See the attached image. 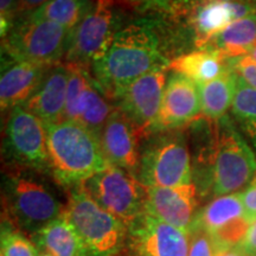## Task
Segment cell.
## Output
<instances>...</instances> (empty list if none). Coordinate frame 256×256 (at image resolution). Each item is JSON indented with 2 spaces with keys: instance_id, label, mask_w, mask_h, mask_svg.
Instances as JSON below:
<instances>
[{
  "instance_id": "obj_1",
  "label": "cell",
  "mask_w": 256,
  "mask_h": 256,
  "mask_svg": "<svg viewBox=\"0 0 256 256\" xmlns=\"http://www.w3.org/2000/svg\"><path fill=\"white\" fill-rule=\"evenodd\" d=\"M166 23L156 18H138L122 24L104 55L90 66L98 89L110 101L136 78L166 69L174 58V44Z\"/></svg>"
},
{
  "instance_id": "obj_2",
  "label": "cell",
  "mask_w": 256,
  "mask_h": 256,
  "mask_svg": "<svg viewBox=\"0 0 256 256\" xmlns=\"http://www.w3.org/2000/svg\"><path fill=\"white\" fill-rule=\"evenodd\" d=\"M194 147L192 176L200 198L238 194L256 176L254 152L226 115L217 120L215 136Z\"/></svg>"
},
{
  "instance_id": "obj_3",
  "label": "cell",
  "mask_w": 256,
  "mask_h": 256,
  "mask_svg": "<svg viewBox=\"0 0 256 256\" xmlns=\"http://www.w3.org/2000/svg\"><path fill=\"white\" fill-rule=\"evenodd\" d=\"M46 147L50 176L66 190L81 185L110 165L98 136L72 121L46 126Z\"/></svg>"
},
{
  "instance_id": "obj_4",
  "label": "cell",
  "mask_w": 256,
  "mask_h": 256,
  "mask_svg": "<svg viewBox=\"0 0 256 256\" xmlns=\"http://www.w3.org/2000/svg\"><path fill=\"white\" fill-rule=\"evenodd\" d=\"M42 176L34 170L8 166L2 178V220L31 238L62 216L66 206Z\"/></svg>"
},
{
  "instance_id": "obj_5",
  "label": "cell",
  "mask_w": 256,
  "mask_h": 256,
  "mask_svg": "<svg viewBox=\"0 0 256 256\" xmlns=\"http://www.w3.org/2000/svg\"><path fill=\"white\" fill-rule=\"evenodd\" d=\"M136 178L148 188H176L194 183L185 130H156L147 138L142 144Z\"/></svg>"
},
{
  "instance_id": "obj_6",
  "label": "cell",
  "mask_w": 256,
  "mask_h": 256,
  "mask_svg": "<svg viewBox=\"0 0 256 256\" xmlns=\"http://www.w3.org/2000/svg\"><path fill=\"white\" fill-rule=\"evenodd\" d=\"M63 215L78 232L89 256H115L124 248L127 224L98 206L82 185L68 188Z\"/></svg>"
},
{
  "instance_id": "obj_7",
  "label": "cell",
  "mask_w": 256,
  "mask_h": 256,
  "mask_svg": "<svg viewBox=\"0 0 256 256\" xmlns=\"http://www.w3.org/2000/svg\"><path fill=\"white\" fill-rule=\"evenodd\" d=\"M69 34L70 31L54 22L24 14L2 38V57L54 66L63 62Z\"/></svg>"
},
{
  "instance_id": "obj_8",
  "label": "cell",
  "mask_w": 256,
  "mask_h": 256,
  "mask_svg": "<svg viewBox=\"0 0 256 256\" xmlns=\"http://www.w3.org/2000/svg\"><path fill=\"white\" fill-rule=\"evenodd\" d=\"M81 185L98 206L127 226L147 212V188L126 170L110 165Z\"/></svg>"
},
{
  "instance_id": "obj_9",
  "label": "cell",
  "mask_w": 256,
  "mask_h": 256,
  "mask_svg": "<svg viewBox=\"0 0 256 256\" xmlns=\"http://www.w3.org/2000/svg\"><path fill=\"white\" fill-rule=\"evenodd\" d=\"M2 152L10 166L50 174L46 126L23 106L8 112Z\"/></svg>"
},
{
  "instance_id": "obj_10",
  "label": "cell",
  "mask_w": 256,
  "mask_h": 256,
  "mask_svg": "<svg viewBox=\"0 0 256 256\" xmlns=\"http://www.w3.org/2000/svg\"><path fill=\"white\" fill-rule=\"evenodd\" d=\"M121 26L122 19L115 0H95L88 14L70 32L63 63L90 69L92 64L104 55Z\"/></svg>"
},
{
  "instance_id": "obj_11",
  "label": "cell",
  "mask_w": 256,
  "mask_h": 256,
  "mask_svg": "<svg viewBox=\"0 0 256 256\" xmlns=\"http://www.w3.org/2000/svg\"><path fill=\"white\" fill-rule=\"evenodd\" d=\"M166 82L168 70H153L124 87L113 101L132 122L142 142L156 132Z\"/></svg>"
},
{
  "instance_id": "obj_12",
  "label": "cell",
  "mask_w": 256,
  "mask_h": 256,
  "mask_svg": "<svg viewBox=\"0 0 256 256\" xmlns=\"http://www.w3.org/2000/svg\"><path fill=\"white\" fill-rule=\"evenodd\" d=\"M66 66L69 69V81L64 120L82 124L98 136L115 106L108 102L96 86L90 69L76 64Z\"/></svg>"
},
{
  "instance_id": "obj_13",
  "label": "cell",
  "mask_w": 256,
  "mask_h": 256,
  "mask_svg": "<svg viewBox=\"0 0 256 256\" xmlns=\"http://www.w3.org/2000/svg\"><path fill=\"white\" fill-rule=\"evenodd\" d=\"M188 232L145 214L128 224L127 256H188Z\"/></svg>"
},
{
  "instance_id": "obj_14",
  "label": "cell",
  "mask_w": 256,
  "mask_h": 256,
  "mask_svg": "<svg viewBox=\"0 0 256 256\" xmlns=\"http://www.w3.org/2000/svg\"><path fill=\"white\" fill-rule=\"evenodd\" d=\"M194 224L209 234L217 249H226L238 246L250 222L238 192L212 198L200 210Z\"/></svg>"
},
{
  "instance_id": "obj_15",
  "label": "cell",
  "mask_w": 256,
  "mask_h": 256,
  "mask_svg": "<svg viewBox=\"0 0 256 256\" xmlns=\"http://www.w3.org/2000/svg\"><path fill=\"white\" fill-rule=\"evenodd\" d=\"M256 14V6L236 0H198L184 22L196 49H206L232 22Z\"/></svg>"
},
{
  "instance_id": "obj_16",
  "label": "cell",
  "mask_w": 256,
  "mask_h": 256,
  "mask_svg": "<svg viewBox=\"0 0 256 256\" xmlns=\"http://www.w3.org/2000/svg\"><path fill=\"white\" fill-rule=\"evenodd\" d=\"M198 84L180 74L172 72L168 78L156 130H183L202 116Z\"/></svg>"
},
{
  "instance_id": "obj_17",
  "label": "cell",
  "mask_w": 256,
  "mask_h": 256,
  "mask_svg": "<svg viewBox=\"0 0 256 256\" xmlns=\"http://www.w3.org/2000/svg\"><path fill=\"white\" fill-rule=\"evenodd\" d=\"M147 188V214L185 232H190L200 209L194 183L176 188Z\"/></svg>"
},
{
  "instance_id": "obj_18",
  "label": "cell",
  "mask_w": 256,
  "mask_h": 256,
  "mask_svg": "<svg viewBox=\"0 0 256 256\" xmlns=\"http://www.w3.org/2000/svg\"><path fill=\"white\" fill-rule=\"evenodd\" d=\"M98 140L110 165L136 176L140 164L142 138L132 122L116 107L98 134Z\"/></svg>"
},
{
  "instance_id": "obj_19",
  "label": "cell",
  "mask_w": 256,
  "mask_h": 256,
  "mask_svg": "<svg viewBox=\"0 0 256 256\" xmlns=\"http://www.w3.org/2000/svg\"><path fill=\"white\" fill-rule=\"evenodd\" d=\"M2 58L0 104L2 112H8L19 106H24L30 100L51 66Z\"/></svg>"
},
{
  "instance_id": "obj_20",
  "label": "cell",
  "mask_w": 256,
  "mask_h": 256,
  "mask_svg": "<svg viewBox=\"0 0 256 256\" xmlns=\"http://www.w3.org/2000/svg\"><path fill=\"white\" fill-rule=\"evenodd\" d=\"M69 69L64 63H58L48 70L43 82L34 96L23 107L37 115L46 126L64 120Z\"/></svg>"
},
{
  "instance_id": "obj_21",
  "label": "cell",
  "mask_w": 256,
  "mask_h": 256,
  "mask_svg": "<svg viewBox=\"0 0 256 256\" xmlns=\"http://www.w3.org/2000/svg\"><path fill=\"white\" fill-rule=\"evenodd\" d=\"M229 68L228 58L220 51L206 48L176 56L170 62L168 72L180 74L197 84H203L220 78Z\"/></svg>"
},
{
  "instance_id": "obj_22",
  "label": "cell",
  "mask_w": 256,
  "mask_h": 256,
  "mask_svg": "<svg viewBox=\"0 0 256 256\" xmlns=\"http://www.w3.org/2000/svg\"><path fill=\"white\" fill-rule=\"evenodd\" d=\"M31 238L40 252L51 256H89L78 232L64 215L48 224Z\"/></svg>"
},
{
  "instance_id": "obj_23",
  "label": "cell",
  "mask_w": 256,
  "mask_h": 256,
  "mask_svg": "<svg viewBox=\"0 0 256 256\" xmlns=\"http://www.w3.org/2000/svg\"><path fill=\"white\" fill-rule=\"evenodd\" d=\"M256 44V14L232 22L208 48L220 51L226 58L246 56Z\"/></svg>"
},
{
  "instance_id": "obj_24",
  "label": "cell",
  "mask_w": 256,
  "mask_h": 256,
  "mask_svg": "<svg viewBox=\"0 0 256 256\" xmlns=\"http://www.w3.org/2000/svg\"><path fill=\"white\" fill-rule=\"evenodd\" d=\"M235 84L236 74L230 68L214 81L198 84L202 114L216 121L226 116L232 104Z\"/></svg>"
},
{
  "instance_id": "obj_25",
  "label": "cell",
  "mask_w": 256,
  "mask_h": 256,
  "mask_svg": "<svg viewBox=\"0 0 256 256\" xmlns=\"http://www.w3.org/2000/svg\"><path fill=\"white\" fill-rule=\"evenodd\" d=\"M95 0H49L40 8L30 12L37 19H46L72 32L88 14Z\"/></svg>"
},
{
  "instance_id": "obj_26",
  "label": "cell",
  "mask_w": 256,
  "mask_h": 256,
  "mask_svg": "<svg viewBox=\"0 0 256 256\" xmlns=\"http://www.w3.org/2000/svg\"><path fill=\"white\" fill-rule=\"evenodd\" d=\"M232 112L240 127L256 144V89L236 75Z\"/></svg>"
},
{
  "instance_id": "obj_27",
  "label": "cell",
  "mask_w": 256,
  "mask_h": 256,
  "mask_svg": "<svg viewBox=\"0 0 256 256\" xmlns=\"http://www.w3.org/2000/svg\"><path fill=\"white\" fill-rule=\"evenodd\" d=\"M142 12H151L172 19H185L198 0H121Z\"/></svg>"
},
{
  "instance_id": "obj_28",
  "label": "cell",
  "mask_w": 256,
  "mask_h": 256,
  "mask_svg": "<svg viewBox=\"0 0 256 256\" xmlns=\"http://www.w3.org/2000/svg\"><path fill=\"white\" fill-rule=\"evenodd\" d=\"M2 256H40V250L34 240L2 220Z\"/></svg>"
},
{
  "instance_id": "obj_29",
  "label": "cell",
  "mask_w": 256,
  "mask_h": 256,
  "mask_svg": "<svg viewBox=\"0 0 256 256\" xmlns=\"http://www.w3.org/2000/svg\"><path fill=\"white\" fill-rule=\"evenodd\" d=\"M190 247L188 256H216L217 248L211 236L198 224H194L190 232Z\"/></svg>"
},
{
  "instance_id": "obj_30",
  "label": "cell",
  "mask_w": 256,
  "mask_h": 256,
  "mask_svg": "<svg viewBox=\"0 0 256 256\" xmlns=\"http://www.w3.org/2000/svg\"><path fill=\"white\" fill-rule=\"evenodd\" d=\"M20 16L22 12L19 0H0V31H2V40L10 34L16 20Z\"/></svg>"
},
{
  "instance_id": "obj_31",
  "label": "cell",
  "mask_w": 256,
  "mask_h": 256,
  "mask_svg": "<svg viewBox=\"0 0 256 256\" xmlns=\"http://www.w3.org/2000/svg\"><path fill=\"white\" fill-rule=\"evenodd\" d=\"M229 66L247 84L256 89V62L248 55L229 58Z\"/></svg>"
},
{
  "instance_id": "obj_32",
  "label": "cell",
  "mask_w": 256,
  "mask_h": 256,
  "mask_svg": "<svg viewBox=\"0 0 256 256\" xmlns=\"http://www.w3.org/2000/svg\"><path fill=\"white\" fill-rule=\"evenodd\" d=\"M241 200L244 208V212L249 222H254L256 220V176L244 190L240 192Z\"/></svg>"
},
{
  "instance_id": "obj_33",
  "label": "cell",
  "mask_w": 256,
  "mask_h": 256,
  "mask_svg": "<svg viewBox=\"0 0 256 256\" xmlns=\"http://www.w3.org/2000/svg\"><path fill=\"white\" fill-rule=\"evenodd\" d=\"M236 247L244 255L256 256V220L250 223L246 236Z\"/></svg>"
},
{
  "instance_id": "obj_34",
  "label": "cell",
  "mask_w": 256,
  "mask_h": 256,
  "mask_svg": "<svg viewBox=\"0 0 256 256\" xmlns=\"http://www.w3.org/2000/svg\"><path fill=\"white\" fill-rule=\"evenodd\" d=\"M49 0H19V5H20V12L22 14H30V12L34 11V10L40 8Z\"/></svg>"
},
{
  "instance_id": "obj_35",
  "label": "cell",
  "mask_w": 256,
  "mask_h": 256,
  "mask_svg": "<svg viewBox=\"0 0 256 256\" xmlns=\"http://www.w3.org/2000/svg\"><path fill=\"white\" fill-rule=\"evenodd\" d=\"M216 256H247L240 250L238 247L226 248V249H217Z\"/></svg>"
},
{
  "instance_id": "obj_36",
  "label": "cell",
  "mask_w": 256,
  "mask_h": 256,
  "mask_svg": "<svg viewBox=\"0 0 256 256\" xmlns=\"http://www.w3.org/2000/svg\"><path fill=\"white\" fill-rule=\"evenodd\" d=\"M248 56H249V57H252V58L254 60L255 62H256V44H255V46L252 48V49L250 52L248 54Z\"/></svg>"
},
{
  "instance_id": "obj_37",
  "label": "cell",
  "mask_w": 256,
  "mask_h": 256,
  "mask_svg": "<svg viewBox=\"0 0 256 256\" xmlns=\"http://www.w3.org/2000/svg\"><path fill=\"white\" fill-rule=\"evenodd\" d=\"M236 2H247V4H250V5H255L256 6V0H236Z\"/></svg>"
},
{
  "instance_id": "obj_38",
  "label": "cell",
  "mask_w": 256,
  "mask_h": 256,
  "mask_svg": "<svg viewBox=\"0 0 256 256\" xmlns=\"http://www.w3.org/2000/svg\"><path fill=\"white\" fill-rule=\"evenodd\" d=\"M40 256H51V255L46 254V252H40Z\"/></svg>"
},
{
  "instance_id": "obj_39",
  "label": "cell",
  "mask_w": 256,
  "mask_h": 256,
  "mask_svg": "<svg viewBox=\"0 0 256 256\" xmlns=\"http://www.w3.org/2000/svg\"></svg>"
}]
</instances>
